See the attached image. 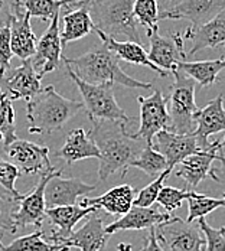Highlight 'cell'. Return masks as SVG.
<instances>
[{"label": "cell", "instance_id": "1", "mask_svg": "<svg viewBox=\"0 0 225 251\" xmlns=\"http://www.w3.org/2000/svg\"><path fill=\"white\" fill-rule=\"evenodd\" d=\"M88 136L100 151V180H107L117 172L125 176L148 145L145 140L128 134L123 122H93V130Z\"/></svg>", "mask_w": 225, "mask_h": 251}, {"label": "cell", "instance_id": "2", "mask_svg": "<svg viewBox=\"0 0 225 251\" xmlns=\"http://www.w3.org/2000/svg\"><path fill=\"white\" fill-rule=\"evenodd\" d=\"M62 62L67 64L79 79L88 84H119L122 87L142 90L151 88V82H143L127 75L120 67L119 56L104 45L93 48L76 58H64Z\"/></svg>", "mask_w": 225, "mask_h": 251}, {"label": "cell", "instance_id": "3", "mask_svg": "<svg viewBox=\"0 0 225 251\" xmlns=\"http://www.w3.org/2000/svg\"><path fill=\"white\" fill-rule=\"evenodd\" d=\"M84 108L82 101L70 100L61 96L53 85L27 101L26 119L30 134H50L67 125L75 114Z\"/></svg>", "mask_w": 225, "mask_h": 251}, {"label": "cell", "instance_id": "4", "mask_svg": "<svg viewBox=\"0 0 225 251\" xmlns=\"http://www.w3.org/2000/svg\"><path fill=\"white\" fill-rule=\"evenodd\" d=\"M88 10L100 32L111 38L125 36L130 42L143 45L134 16V0H90Z\"/></svg>", "mask_w": 225, "mask_h": 251}, {"label": "cell", "instance_id": "5", "mask_svg": "<svg viewBox=\"0 0 225 251\" xmlns=\"http://www.w3.org/2000/svg\"><path fill=\"white\" fill-rule=\"evenodd\" d=\"M174 74V84L169 93L168 111L171 116L169 131L176 134H194L197 130L195 114L198 111V105L195 102V88L197 81L176 70Z\"/></svg>", "mask_w": 225, "mask_h": 251}, {"label": "cell", "instance_id": "6", "mask_svg": "<svg viewBox=\"0 0 225 251\" xmlns=\"http://www.w3.org/2000/svg\"><path fill=\"white\" fill-rule=\"evenodd\" d=\"M65 68H67L70 78L74 81L75 85L78 87V90L81 93L84 108L91 122L105 120V122L128 123L131 120L116 100L113 85H110V84L96 85V84L84 82L82 79H79L75 75L73 70L67 64H65Z\"/></svg>", "mask_w": 225, "mask_h": 251}, {"label": "cell", "instance_id": "7", "mask_svg": "<svg viewBox=\"0 0 225 251\" xmlns=\"http://www.w3.org/2000/svg\"><path fill=\"white\" fill-rule=\"evenodd\" d=\"M157 243L165 251H203L205 237L200 224L172 217L169 221L154 226Z\"/></svg>", "mask_w": 225, "mask_h": 251}, {"label": "cell", "instance_id": "8", "mask_svg": "<svg viewBox=\"0 0 225 251\" xmlns=\"http://www.w3.org/2000/svg\"><path fill=\"white\" fill-rule=\"evenodd\" d=\"M137 101L140 107V127L133 136L151 145L153 137L159 131L169 130L171 127V116L168 111L169 97H165L160 90H154L149 97L139 96Z\"/></svg>", "mask_w": 225, "mask_h": 251}, {"label": "cell", "instance_id": "9", "mask_svg": "<svg viewBox=\"0 0 225 251\" xmlns=\"http://www.w3.org/2000/svg\"><path fill=\"white\" fill-rule=\"evenodd\" d=\"M41 79L42 76L35 70L30 58L0 76V93H6L12 101L21 99L30 101L42 91Z\"/></svg>", "mask_w": 225, "mask_h": 251}, {"label": "cell", "instance_id": "10", "mask_svg": "<svg viewBox=\"0 0 225 251\" xmlns=\"http://www.w3.org/2000/svg\"><path fill=\"white\" fill-rule=\"evenodd\" d=\"M4 153L9 157V162H12L19 169V172L25 175H47L55 171L50 165L48 156L50 149L47 146L18 139L9 146H4Z\"/></svg>", "mask_w": 225, "mask_h": 251}, {"label": "cell", "instance_id": "11", "mask_svg": "<svg viewBox=\"0 0 225 251\" xmlns=\"http://www.w3.org/2000/svg\"><path fill=\"white\" fill-rule=\"evenodd\" d=\"M225 136L221 140L212 142L205 151H200L191 156H188L185 160H182L177 165L175 175L185 180L188 185V191H195V188L200 182L209 175V171L212 169V163L215 160H221L224 156Z\"/></svg>", "mask_w": 225, "mask_h": 251}, {"label": "cell", "instance_id": "12", "mask_svg": "<svg viewBox=\"0 0 225 251\" xmlns=\"http://www.w3.org/2000/svg\"><path fill=\"white\" fill-rule=\"evenodd\" d=\"M61 13L62 12L56 13L52 18L50 27L42 35V38L38 41L36 53L32 58L35 70L38 71V74L42 78L52 71L58 70L61 62L64 61V58H62L64 45L61 41V27H59Z\"/></svg>", "mask_w": 225, "mask_h": 251}, {"label": "cell", "instance_id": "13", "mask_svg": "<svg viewBox=\"0 0 225 251\" xmlns=\"http://www.w3.org/2000/svg\"><path fill=\"white\" fill-rule=\"evenodd\" d=\"M146 33L150 42V50L148 52L150 62L166 73H174L179 70V64L183 62L186 58L182 35L175 33L172 36H163L159 32Z\"/></svg>", "mask_w": 225, "mask_h": 251}, {"label": "cell", "instance_id": "14", "mask_svg": "<svg viewBox=\"0 0 225 251\" xmlns=\"http://www.w3.org/2000/svg\"><path fill=\"white\" fill-rule=\"evenodd\" d=\"M61 174V171H56L45 188L47 208L76 205L79 197H84L97 188V185H88L78 177H62Z\"/></svg>", "mask_w": 225, "mask_h": 251}, {"label": "cell", "instance_id": "15", "mask_svg": "<svg viewBox=\"0 0 225 251\" xmlns=\"http://www.w3.org/2000/svg\"><path fill=\"white\" fill-rule=\"evenodd\" d=\"M151 148L168 160L172 171L188 156L200 151L195 134H176L169 130L159 131L151 140Z\"/></svg>", "mask_w": 225, "mask_h": 251}, {"label": "cell", "instance_id": "16", "mask_svg": "<svg viewBox=\"0 0 225 251\" xmlns=\"http://www.w3.org/2000/svg\"><path fill=\"white\" fill-rule=\"evenodd\" d=\"M56 171H52L47 175L41 176L38 185L24 197L19 202V208L13 217L16 228L24 229L26 226H41L44 218L47 217V202H45V188L50 179L55 175Z\"/></svg>", "mask_w": 225, "mask_h": 251}, {"label": "cell", "instance_id": "17", "mask_svg": "<svg viewBox=\"0 0 225 251\" xmlns=\"http://www.w3.org/2000/svg\"><path fill=\"white\" fill-rule=\"evenodd\" d=\"M225 9V0H179L175 7L159 16L162 19H186L192 27L208 24Z\"/></svg>", "mask_w": 225, "mask_h": 251}, {"label": "cell", "instance_id": "18", "mask_svg": "<svg viewBox=\"0 0 225 251\" xmlns=\"http://www.w3.org/2000/svg\"><path fill=\"white\" fill-rule=\"evenodd\" d=\"M197 130L195 137L198 140L200 151H205L211 143L208 137L217 133H225V108L224 96L220 94L217 99L211 100L206 105L198 108L195 114Z\"/></svg>", "mask_w": 225, "mask_h": 251}, {"label": "cell", "instance_id": "19", "mask_svg": "<svg viewBox=\"0 0 225 251\" xmlns=\"http://www.w3.org/2000/svg\"><path fill=\"white\" fill-rule=\"evenodd\" d=\"M104 221L105 217L99 215L97 212L91 214L87 223L74 231L62 244L78 251H104L108 238L111 237L105 232L107 226H104Z\"/></svg>", "mask_w": 225, "mask_h": 251}, {"label": "cell", "instance_id": "20", "mask_svg": "<svg viewBox=\"0 0 225 251\" xmlns=\"http://www.w3.org/2000/svg\"><path fill=\"white\" fill-rule=\"evenodd\" d=\"M96 206H82V205H73V206H56V208H47V217L58 231L48 235V243L52 244H62L73 232L74 226L85 217L97 212Z\"/></svg>", "mask_w": 225, "mask_h": 251}, {"label": "cell", "instance_id": "21", "mask_svg": "<svg viewBox=\"0 0 225 251\" xmlns=\"http://www.w3.org/2000/svg\"><path fill=\"white\" fill-rule=\"evenodd\" d=\"M182 38L183 41H192L191 50L186 52L189 56L206 48H218L221 45L225 47V9L205 25L200 27L189 26Z\"/></svg>", "mask_w": 225, "mask_h": 251}, {"label": "cell", "instance_id": "22", "mask_svg": "<svg viewBox=\"0 0 225 251\" xmlns=\"http://www.w3.org/2000/svg\"><path fill=\"white\" fill-rule=\"evenodd\" d=\"M172 217L168 212H162L157 206L142 208L133 205V208L125 214L120 220L110 223L105 226V232L108 235H113L119 231H128V229H148L153 226H160L166 221H169Z\"/></svg>", "mask_w": 225, "mask_h": 251}, {"label": "cell", "instance_id": "23", "mask_svg": "<svg viewBox=\"0 0 225 251\" xmlns=\"http://www.w3.org/2000/svg\"><path fill=\"white\" fill-rule=\"evenodd\" d=\"M136 200V189L130 185H119L102 194L97 198H85L79 205L96 206L97 209H104L108 215H125L127 214Z\"/></svg>", "mask_w": 225, "mask_h": 251}, {"label": "cell", "instance_id": "24", "mask_svg": "<svg viewBox=\"0 0 225 251\" xmlns=\"http://www.w3.org/2000/svg\"><path fill=\"white\" fill-rule=\"evenodd\" d=\"M10 44L13 55L21 61H27L36 53V36L30 26V15L24 10L13 16L10 22Z\"/></svg>", "mask_w": 225, "mask_h": 251}, {"label": "cell", "instance_id": "25", "mask_svg": "<svg viewBox=\"0 0 225 251\" xmlns=\"http://www.w3.org/2000/svg\"><path fill=\"white\" fill-rule=\"evenodd\" d=\"M88 1L90 0H85L82 4L76 6L74 9L65 7L62 10L64 25L61 27V41L64 47L70 42L79 41L87 35H90L91 32H94L96 26L90 16Z\"/></svg>", "mask_w": 225, "mask_h": 251}, {"label": "cell", "instance_id": "26", "mask_svg": "<svg viewBox=\"0 0 225 251\" xmlns=\"http://www.w3.org/2000/svg\"><path fill=\"white\" fill-rule=\"evenodd\" d=\"M94 32L100 36L102 45L110 50L113 53H116L119 56V59H123L128 64H133V65H142V67H148L151 71L157 73L160 76H168L169 73L157 68L154 64H151L148 56V52L145 50L143 45H139L136 42H130V41H125V42H120L105 33L100 32L99 29L94 27Z\"/></svg>", "mask_w": 225, "mask_h": 251}, {"label": "cell", "instance_id": "27", "mask_svg": "<svg viewBox=\"0 0 225 251\" xmlns=\"http://www.w3.org/2000/svg\"><path fill=\"white\" fill-rule=\"evenodd\" d=\"M56 156L64 159L65 163L71 166L78 160L100 157V151L84 128H74L67 136L64 146L58 151Z\"/></svg>", "mask_w": 225, "mask_h": 251}, {"label": "cell", "instance_id": "28", "mask_svg": "<svg viewBox=\"0 0 225 251\" xmlns=\"http://www.w3.org/2000/svg\"><path fill=\"white\" fill-rule=\"evenodd\" d=\"M179 70L185 73L189 78L197 81L203 88L215 84L221 71L225 70L224 59H212V61H194V62H180Z\"/></svg>", "mask_w": 225, "mask_h": 251}, {"label": "cell", "instance_id": "29", "mask_svg": "<svg viewBox=\"0 0 225 251\" xmlns=\"http://www.w3.org/2000/svg\"><path fill=\"white\" fill-rule=\"evenodd\" d=\"M4 251H70L71 249L64 244H52L44 238L41 229L22 235L13 240L9 246H3Z\"/></svg>", "mask_w": 225, "mask_h": 251}, {"label": "cell", "instance_id": "30", "mask_svg": "<svg viewBox=\"0 0 225 251\" xmlns=\"http://www.w3.org/2000/svg\"><path fill=\"white\" fill-rule=\"evenodd\" d=\"M131 168H137L154 179L159 175H162L165 171L171 169L168 165V160L159 151H154L151 145H146V148L142 151L139 157L131 163Z\"/></svg>", "mask_w": 225, "mask_h": 251}, {"label": "cell", "instance_id": "31", "mask_svg": "<svg viewBox=\"0 0 225 251\" xmlns=\"http://www.w3.org/2000/svg\"><path fill=\"white\" fill-rule=\"evenodd\" d=\"M81 0H22L24 9L30 18H39L44 21H52V18L68 7L71 3Z\"/></svg>", "mask_w": 225, "mask_h": 251}, {"label": "cell", "instance_id": "32", "mask_svg": "<svg viewBox=\"0 0 225 251\" xmlns=\"http://www.w3.org/2000/svg\"><path fill=\"white\" fill-rule=\"evenodd\" d=\"M189 205V212H188V223H194L195 220L205 218L208 214H211L214 209L217 208H223L225 206V200H218V198H211L206 195H202L195 192L192 198L188 200Z\"/></svg>", "mask_w": 225, "mask_h": 251}, {"label": "cell", "instance_id": "33", "mask_svg": "<svg viewBox=\"0 0 225 251\" xmlns=\"http://www.w3.org/2000/svg\"><path fill=\"white\" fill-rule=\"evenodd\" d=\"M134 16L137 24L146 27V32H159V7L156 0H134Z\"/></svg>", "mask_w": 225, "mask_h": 251}, {"label": "cell", "instance_id": "34", "mask_svg": "<svg viewBox=\"0 0 225 251\" xmlns=\"http://www.w3.org/2000/svg\"><path fill=\"white\" fill-rule=\"evenodd\" d=\"M194 194L195 191H182L174 186H163L159 194L157 202L168 214H172L174 211L182 206L183 201H188L189 198H192Z\"/></svg>", "mask_w": 225, "mask_h": 251}, {"label": "cell", "instance_id": "35", "mask_svg": "<svg viewBox=\"0 0 225 251\" xmlns=\"http://www.w3.org/2000/svg\"><path fill=\"white\" fill-rule=\"evenodd\" d=\"M172 174V169L165 171L162 175H159L151 183H149L148 186H145L143 189H140V192L137 194L136 200H134V205L136 206H142V208H149L153 206L154 202H157L159 194L163 188L165 180L168 179V176Z\"/></svg>", "mask_w": 225, "mask_h": 251}, {"label": "cell", "instance_id": "36", "mask_svg": "<svg viewBox=\"0 0 225 251\" xmlns=\"http://www.w3.org/2000/svg\"><path fill=\"white\" fill-rule=\"evenodd\" d=\"M19 175H21L19 169L12 162L0 159V186H3L16 201H22L25 197V195L19 194L15 186V182L19 177Z\"/></svg>", "mask_w": 225, "mask_h": 251}, {"label": "cell", "instance_id": "37", "mask_svg": "<svg viewBox=\"0 0 225 251\" xmlns=\"http://www.w3.org/2000/svg\"><path fill=\"white\" fill-rule=\"evenodd\" d=\"M198 224L205 237V251H225V237L220 228H212L205 218H200Z\"/></svg>", "mask_w": 225, "mask_h": 251}, {"label": "cell", "instance_id": "38", "mask_svg": "<svg viewBox=\"0 0 225 251\" xmlns=\"http://www.w3.org/2000/svg\"><path fill=\"white\" fill-rule=\"evenodd\" d=\"M19 202L21 201H15V200L7 201V200L0 198V232L6 231V232L13 234L18 231L13 217L19 208Z\"/></svg>", "mask_w": 225, "mask_h": 251}, {"label": "cell", "instance_id": "39", "mask_svg": "<svg viewBox=\"0 0 225 251\" xmlns=\"http://www.w3.org/2000/svg\"><path fill=\"white\" fill-rule=\"evenodd\" d=\"M13 56L12 44H10V27H4L0 30V76L6 74L10 67V61Z\"/></svg>", "mask_w": 225, "mask_h": 251}, {"label": "cell", "instance_id": "40", "mask_svg": "<svg viewBox=\"0 0 225 251\" xmlns=\"http://www.w3.org/2000/svg\"><path fill=\"white\" fill-rule=\"evenodd\" d=\"M24 10L22 0H0V30L10 25L13 16Z\"/></svg>", "mask_w": 225, "mask_h": 251}, {"label": "cell", "instance_id": "41", "mask_svg": "<svg viewBox=\"0 0 225 251\" xmlns=\"http://www.w3.org/2000/svg\"><path fill=\"white\" fill-rule=\"evenodd\" d=\"M140 251H165L162 249V246L157 243V238H156V231H154V226L150 228L149 234L145 237V244L142 247Z\"/></svg>", "mask_w": 225, "mask_h": 251}, {"label": "cell", "instance_id": "42", "mask_svg": "<svg viewBox=\"0 0 225 251\" xmlns=\"http://www.w3.org/2000/svg\"><path fill=\"white\" fill-rule=\"evenodd\" d=\"M218 162H220L218 166H215V168H212V169L209 171V176H211L215 182L224 183L225 185V154L223 156V159L218 160Z\"/></svg>", "mask_w": 225, "mask_h": 251}, {"label": "cell", "instance_id": "43", "mask_svg": "<svg viewBox=\"0 0 225 251\" xmlns=\"http://www.w3.org/2000/svg\"><path fill=\"white\" fill-rule=\"evenodd\" d=\"M156 1H157V7H159V16L172 10L179 3V0H156Z\"/></svg>", "mask_w": 225, "mask_h": 251}, {"label": "cell", "instance_id": "44", "mask_svg": "<svg viewBox=\"0 0 225 251\" xmlns=\"http://www.w3.org/2000/svg\"><path fill=\"white\" fill-rule=\"evenodd\" d=\"M0 198H3V200H7V201H12V200H15V198H13V197H12V195H10V194H9V192H7V191L3 188V186H0ZM15 201H16V200H15Z\"/></svg>", "mask_w": 225, "mask_h": 251}, {"label": "cell", "instance_id": "45", "mask_svg": "<svg viewBox=\"0 0 225 251\" xmlns=\"http://www.w3.org/2000/svg\"><path fill=\"white\" fill-rule=\"evenodd\" d=\"M117 250L119 251H133V247H131L130 244H127V243H120V244L117 246Z\"/></svg>", "mask_w": 225, "mask_h": 251}, {"label": "cell", "instance_id": "46", "mask_svg": "<svg viewBox=\"0 0 225 251\" xmlns=\"http://www.w3.org/2000/svg\"><path fill=\"white\" fill-rule=\"evenodd\" d=\"M3 100H4V93H0V122H1V114H3Z\"/></svg>", "mask_w": 225, "mask_h": 251}, {"label": "cell", "instance_id": "47", "mask_svg": "<svg viewBox=\"0 0 225 251\" xmlns=\"http://www.w3.org/2000/svg\"><path fill=\"white\" fill-rule=\"evenodd\" d=\"M0 251H4L3 250V244H1V238H0Z\"/></svg>", "mask_w": 225, "mask_h": 251}, {"label": "cell", "instance_id": "48", "mask_svg": "<svg viewBox=\"0 0 225 251\" xmlns=\"http://www.w3.org/2000/svg\"><path fill=\"white\" fill-rule=\"evenodd\" d=\"M220 229H221V232L224 234V237H225V226H223V228H220Z\"/></svg>", "mask_w": 225, "mask_h": 251}, {"label": "cell", "instance_id": "49", "mask_svg": "<svg viewBox=\"0 0 225 251\" xmlns=\"http://www.w3.org/2000/svg\"><path fill=\"white\" fill-rule=\"evenodd\" d=\"M224 200H225V194H224Z\"/></svg>", "mask_w": 225, "mask_h": 251}, {"label": "cell", "instance_id": "50", "mask_svg": "<svg viewBox=\"0 0 225 251\" xmlns=\"http://www.w3.org/2000/svg\"><path fill=\"white\" fill-rule=\"evenodd\" d=\"M3 250H4V249H3Z\"/></svg>", "mask_w": 225, "mask_h": 251}, {"label": "cell", "instance_id": "51", "mask_svg": "<svg viewBox=\"0 0 225 251\" xmlns=\"http://www.w3.org/2000/svg\"><path fill=\"white\" fill-rule=\"evenodd\" d=\"M203 251H205V250H203Z\"/></svg>", "mask_w": 225, "mask_h": 251}]
</instances>
